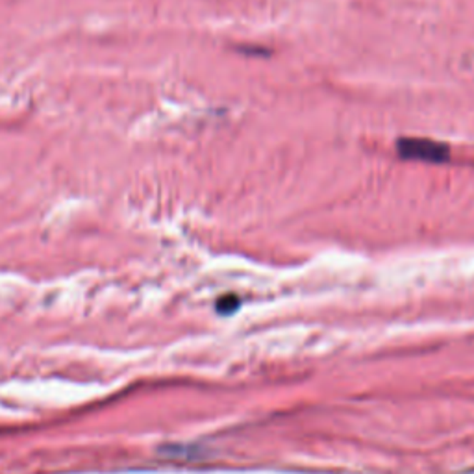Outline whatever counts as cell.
I'll list each match as a JSON object with an SVG mask.
<instances>
[{
	"mask_svg": "<svg viewBox=\"0 0 474 474\" xmlns=\"http://www.w3.org/2000/svg\"><path fill=\"white\" fill-rule=\"evenodd\" d=\"M397 152L402 160L424 161V163H445L450 160L448 146L433 139L404 137V139H398Z\"/></svg>",
	"mask_w": 474,
	"mask_h": 474,
	"instance_id": "obj_1",
	"label": "cell"
},
{
	"mask_svg": "<svg viewBox=\"0 0 474 474\" xmlns=\"http://www.w3.org/2000/svg\"><path fill=\"white\" fill-rule=\"evenodd\" d=\"M236 306H237L236 296H233V295L224 296L223 301L219 302V311H221V313H232Z\"/></svg>",
	"mask_w": 474,
	"mask_h": 474,
	"instance_id": "obj_2",
	"label": "cell"
}]
</instances>
